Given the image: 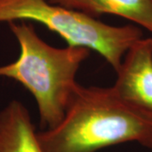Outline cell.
<instances>
[{
  "label": "cell",
  "instance_id": "6da1fadb",
  "mask_svg": "<svg viewBox=\"0 0 152 152\" xmlns=\"http://www.w3.org/2000/svg\"><path fill=\"white\" fill-rule=\"evenodd\" d=\"M46 152H96L126 142L152 146V118L129 107L113 87L78 85L64 119L38 132Z\"/></svg>",
  "mask_w": 152,
  "mask_h": 152
},
{
  "label": "cell",
  "instance_id": "7a4b0ae2",
  "mask_svg": "<svg viewBox=\"0 0 152 152\" xmlns=\"http://www.w3.org/2000/svg\"><path fill=\"white\" fill-rule=\"evenodd\" d=\"M19 42L20 55L10 64L0 67V77L20 83L37 101L41 126L52 129L61 123L79 85L76 74L91 54L84 47L57 48L38 37L32 25L9 23Z\"/></svg>",
  "mask_w": 152,
  "mask_h": 152
},
{
  "label": "cell",
  "instance_id": "3957f363",
  "mask_svg": "<svg viewBox=\"0 0 152 152\" xmlns=\"http://www.w3.org/2000/svg\"><path fill=\"white\" fill-rule=\"evenodd\" d=\"M33 20L58 33L69 46L84 47L102 55L118 70L126 53L143 37L133 25L113 26L48 0H0L1 22Z\"/></svg>",
  "mask_w": 152,
  "mask_h": 152
},
{
  "label": "cell",
  "instance_id": "277c9868",
  "mask_svg": "<svg viewBox=\"0 0 152 152\" xmlns=\"http://www.w3.org/2000/svg\"><path fill=\"white\" fill-rule=\"evenodd\" d=\"M113 86L129 107L152 118V38L142 37L126 53Z\"/></svg>",
  "mask_w": 152,
  "mask_h": 152
},
{
  "label": "cell",
  "instance_id": "5b68a950",
  "mask_svg": "<svg viewBox=\"0 0 152 152\" xmlns=\"http://www.w3.org/2000/svg\"><path fill=\"white\" fill-rule=\"evenodd\" d=\"M26 107L13 101L0 112V152H46Z\"/></svg>",
  "mask_w": 152,
  "mask_h": 152
},
{
  "label": "cell",
  "instance_id": "8992f818",
  "mask_svg": "<svg viewBox=\"0 0 152 152\" xmlns=\"http://www.w3.org/2000/svg\"><path fill=\"white\" fill-rule=\"evenodd\" d=\"M96 18L104 14L124 17L152 32V0H48Z\"/></svg>",
  "mask_w": 152,
  "mask_h": 152
},
{
  "label": "cell",
  "instance_id": "52a82bcc",
  "mask_svg": "<svg viewBox=\"0 0 152 152\" xmlns=\"http://www.w3.org/2000/svg\"><path fill=\"white\" fill-rule=\"evenodd\" d=\"M150 150H151V152H152V146H151V149H150Z\"/></svg>",
  "mask_w": 152,
  "mask_h": 152
}]
</instances>
